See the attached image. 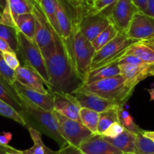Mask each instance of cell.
I'll return each mask as SVG.
<instances>
[{"instance_id":"obj_1","label":"cell","mask_w":154,"mask_h":154,"mask_svg":"<svg viewBox=\"0 0 154 154\" xmlns=\"http://www.w3.org/2000/svg\"><path fill=\"white\" fill-rule=\"evenodd\" d=\"M54 51L45 59L50 79L48 92L72 94L84 84L63 39L54 31Z\"/></svg>"},{"instance_id":"obj_2","label":"cell","mask_w":154,"mask_h":154,"mask_svg":"<svg viewBox=\"0 0 154 154\" xmlns=\"http://www.w3.org/2000/svg\"><path fill=\"white\" fill-rule=\"evenodd\" d=\"M19 97L22 106L21 114L26 123V127L36 129L41 134L52 138L60 145V147L64 145L66 142L60 134L53 111H46L23 96H19Z\"/></svg>"},{"instance_id":"obj_3","label":"cell","mask_w":154,"mask_h":154,"mask_svg":"<svg viewBox=\"0 0 154 154\" xmlns=\"http://www.w3.org/2000/svg\"><path fill=\"white\" fill-rule=\"evenodd\" d=\"M63 42L77 72L84 81L86 75L90 70L92 60L96 51L92 46L91 42H89L80 32L77 24V15L70 37Z\"/></svg>"},{"instance_id":"obj_4","label":"cell","mask_w":154,"mask_h":154,"mask_svg":"<svg viewBox=\"0 0 154 154\" xmlns=\"http://www.w3.org/2000/svg\"><path fill=\"white\" fill-rule=\"evenodd\" d=\"M75 92L93 93L111 101L116 105H125L127 101L131 98L134 90L127 85L125 78L122 75H119L101 80L91 84H83Z\"/></svg>"},{"instance_id":"obj_5","label":"cell","mask_w":154,"mask_h":154,"mask_svg":"<svg viewBox=\"0 0 154 154\" xmlns=\"http://www.w3.org/2000/svg\"><path fill=\"white\" fill-rule=\"evenodd\" d=\"M18 46L15 53L20 63L22 65L27 64L37 71L42 77L49 88L50 79L46 69L45 60L42 51L38 47L36 42L28 38L23 33L18 31Z\"/></svg>"},{"instance_id":"obj_6","label":"cell","mask_w":154,"mask_h":154,"mask_svg":"<svg viewBox=\"0 0 154 154\" xmlns=\"http://www.w3.org/2000/svg\"><path fill=\"white\" fill-rule=\"evenodd\" d=\"M133 43L134 42L128 38L125 34L118 32L113 40L104 45L101 50L95 52L90 70L118 60L124 55L127 48Z\"/></svg>"},{"instance_id":"obj_7","label":"cell","mask_w":154,"mask_h":154,"mask_svg":"<svg viewBox=\"0 0 154 154\" xmlns=\"http://www.w3.org/2000/svg\"><path fill=\"white\" fill-rule=\"evenodd\" d=\"M36 19L35 42L42 51L44 59H47L54 51V32L51 26L42 11L40 5L34 3L33 12Z\"/></svg>"},{"instance_id":"obj_8","label":"cell","mask_w":154,"mask_h":154,"mask_svg":"<svg viewBox=\"0 0 154 154\" xmlns=\"http://www.w3.org/2000/svg\"><path fill=\"white\" fill-rule=\"evenodd\" d=\"M63 139L69 145L78 148L80 144L93 135L81 122L71 120L53 111Z\"/></svg>"},{"instance_id":"obj_9","label":"cell","mask_w":154,"mask_h":154,"mask_svg":"<svg viewBox=\"0 0 154 154\" xmlns=\"http://www.w3.org/2000/svg\"><path fill=\"white\" fill-rule=\"evenodd\" d=\"M139 11L131 0H118L105 14L119 32L125 34L134 15Z\"/></svg>"},{"instance_id":"obj_10","label":"cell","mask_w":154,"mask_h":154,"mask_svg":"<svg viewBox=\"0 0 154 154\" xmlns=\"http://www.w3.org/2000/svg\"><path fill=\"white\" fill-rule=\"evenodd\" d=\"M128 38L134 42L154 40V18L137 11L125 32Z\"/></svg>"},{"instance_id":"obj_11","label":"cell","mask_w":154,"mask_h":154,"mask_svg":"<svg viewBox=\"0 0 154 154\" xmlns=\"http://www.w3.org/2000/svg\"><path fill=\"white\" fill-rule=\"evenodd\" d=\"M76 2L57 0V20L60 29V36L66 41L71 35L74 22L76 18Z\"/></svg>"},{"instance_id":"obj_12","label":"cell","mask_w":154,"mask_h":154,"mask_svg":"<svg viewBox=\"0 0 154 154\" xmlns=\"http://www.w3.org/2000/svg\"><path fill=\"white\" fill-rule=\"evenodd\" d=\"M119 67L120 75L125 78L127 85L133 90L140 81L154 75V64L145 63L140 64H123L119 65Z\"/></svg>"},{"instance_id":"obj_13","label":"cell","mask_w":154,"mask_h":154,"mask_svg":"<svg viewBox=\"0 0 154 154\" xmlns=\"http://www.w3.org/2000/svg\"><path fill=\"white\" fill-rule=\"evenodd\" d=\"M15 78L26 87L33 90L47 94L48 93V84L37 71L29 65L24 64L15 70Z\"/></svg>"},{"instance_id":"obj_14","label":"cell","mask_w":154,"mask_h":154,"mask_svg":"<svg viewBox=\"0 0 154 154\" xmlns=\"http://www.w3.org/2000/svg\"><path fill=\"white\" fill-rule=\"evenodd\" d=\"M52 94L54 99L53 111L71 120L81 122L79 117L81 106L72 94L59 93H53Z\"/></svg>"},{"instance_id":"obj_15","label":"cell","mask_w":154,"mask_h":154,"mask_svg":"<svg viewBox=\"0 0 154 154\" xmlns=\"http://www.w3.org/2000/svg\"><path fill=\"white\" fill-rule=\"evenodd\" d=\"M33 0H7L5 8L0 18V23L16 28L15 20L19 15L33 12Z\"/></svg>"},{"instance_id":"obj_16","label":"cell","mask_w":154,"mask_h":154,"mask_svg":"<svg viewBox=\"0 0 154 154\" xmlns=\"http://www.w3.org/2000/svg\"><path fill=\"white\" fill-rule=\"evenodd\" d=\"M13 87L19 96H23L32 103L46 111H52L54 110V99L52 93L42 94L26 87L18 81H14Z\"/></svg>"},{"instance_id":"obj_17","label":"cell","mask_w":154,"mask_h":154,"mask_svg":"<svg viewBox=\"0 0 154 154\" xmlns=\"http://www.w3.org/2000/svg\"><path fill=\"white\" fill-rule=\"evenodd\" d=\"M79 150L83 154H122L119 150L104 139V136L99 134L93 135L85 140Z\"/></svg>"},{"instance_id":"obj_18","label":"cell","mask_w":154,"mask_h":154,"mask_svg":"<svg viewBox=\"0 0 154 154\" xmlns=\"http://www.w3.org/2000/svg\"><path fill=\"white\" fill-rule=\"evenodd\" d=\"M72 95L75 98L81 108H88L98 113H101L116 105L114 102L101 98L98 95L87 92H75Z\"/></svg>"},{"instance_id":"obj_19","label":"cell","mask_w":154,"mask_h":154,"mask_svg":"<svg viewBox=\"0 0 154 154\" xmlns=\"http://www.w3.org/2000/svg\"><path fill=\"white\" fill-rule=\"evenodd\" d=\"M106 141L120 150L122 153L135 154L137 134L125 129L122 134L113 138L104 137Z\"/></svg>"},{"instance_id":"obj_20","label":"cell","mask_w":154,"mask_h":154,"mask_svg":"<svg viewBox=\"0 0 154 154\" xmlns=\"http://www.w3.org/2000/svg\"><path fill=\"white\" fill-rule=\"evenodd\" d=\"M119 75H120V69L119 67L118 60H116L110 64L89 71L84 79V84H91L101 80Z\"/></svg>"},{"instance_id":"obj_21","label":"cell","mask_w":154,"mask_h":154,"mask_svg":"<svg viewBox=\"0 0 154 154\" xmlns=\"http://www.w3.org/2000/svg\"><path fill=\"white\" fill-rule=\"evenodd\" d=\"M0 99L14 108L21 114L22 111L21 99L18 93L1 75H0Z\"/></svg>"},{"instance_id":"obj_22","label":"cell","mask_w":154,"mask_h":154,"mask_svg":"<svg viewBox=\"0 0 154 154\" xmlns=\"http://www.w3.org/2000/svg\"><path fill=\"white\" fill-rule=\"evenodd\" d=\"M15 26L18 31L28 38L35 41L36 34V19L33 13L21 14L15 20Z\"/></svg>"},{"instance_id":"obj_23","label":"cell","mask_w":154,"mask_h":154,"mask_svg":"<svg viewBox=\"0 0 154 154\" xmlns=\"http://www.w3.org/2000/svg\"><path fill=\"white\" fill-rule=\"evenodd\" d=\"M124 55H133L148 64H154V51L142 42H134L125 51Z\"/></svg>"},{"instance_id":"obj_24","label":"cell","mask_w":154,"mask_h":154,"mask_svg":"<svg viewBox=\"0 0 154 154\" xmlns=\"http://www.w3.org/2000/svg\"><path fill=\"white\" fill-rule=\"evenodd\" d=\"M122 105H113L105 111L99 113L98 132L99 135H102L104 131L111 124L119 121V109Z\"/></svg>"},{"instance_id":"obj_25","label":"cell","mask_w":154,"mask_h":154,"mask_svg":"<svg viewBox=\"0 0 154 154\" xmlns=\"http://www.w3.org/2000/svg\"><path fill=\"white\" fill-rule=\"evenodd\" d=\"M28 131L30 134L33 145L30 149L25 150H20L21 154H59L58 150L54 151L45 145L42 139V134L36 129L28 128Z\"/></svg>"},{"instance_id":"obj_26","label":"cell","mask_w":154,"mask_h":154,"mask_svg":"<svg viewBox=\"0 0 154 154\" xmlns=\"http://www.w3.org/2000/svg\"><path fill=\"white\" fill-rule=\"evenodd\" d=\"M40 7L53 29L60 35L57 20V0H41Z\"/></svg>"},{"instance_id":"obj_27","label":"cell","mask_w":154,"mask_h":154,"mask_svg":"<svg viewBox=\"0 0 154 154\" xmlns=\"http://www.w3.org/2000/svg\"><path fill=\"white\" fill-rule=\"evenodd\" d=\"M80 121L83 126L95 135L98 134V126L99 121V113L85 108H81L79 111Z\"/></svg>"},{"instance_id":"obj_28","label":"cell","mask_w":154,"mask_h":154,"mask_svg":"<svg viewBox=\"0 0 154 154\" xmlns=\"http://www.w3.org/2000/svg\"><path fill=\"white\" fill-rule=\"evenodd\" d=\"M18 29L11 26L0 23V38L9 45L12 51L16 52L18 46Z\"/></svg>"},{"instance_id":"obj_29","label":"cell","mask_w":154,"mask_h":154,"mask_svg":"<svg viewBox=\"0 0 154 154\" xmlns=\"http://www.w3.org/2000/svg\"><path fill=\"white\" fill-rule=\"evenodd\" d=\"M119 32L117 31L116 28L112 25L111 23L105 29L103 32H101L96 38L91 42L92 46L95 48V51H98L101 50L105 45H107L108 42L113 40Z\"/></svg>"},{"instance_id":"obj_30","label":"cell","mask_w":154,"mask_h":154,"mask_svg":"<svg viewBox=\"0 0 154 154\" xmlns=\"http://www.w3.org/2000/svg\"><path fill=\"white\" fill-rule=\"evenodd\" d=\"M0 116L11 119L26 127V123L21 114L2 99H0Z\"/></svg>"},{"instance_id":"obj_31","label":"cell","mask_w":154,"mask_h":154,"mask_svg":"<svg viewBox=\"0 0 154 154\" xmlns=\"http://www.w3.org/2000/svg\"><path fill=\"white\" fill-rule=\"evenodd\" d=\"M124 105H122L119 109V121L121 124L124 126L125 129L133 132L134 134L141 133L143 129H140L134 121V119L129 114L127 111H125L123 108Z\"/></svg>"},{"instance_id":"obj_32","label":"cell","mask_w":154,"mask_h":154,"mask_svg":"<svg viewBox=\"0 0 154 154\" xmlns=\"http://www.w3.org/2000/svg\"><path fill=\"white\" fill-rule=\"evenodd\" d=\"M135 154H154V141L137 134Z\"/></svg>"},{"instance_id":"obj_33","label":"cell","mask_w":154,"mask_h":154,"mask_svg":"<svg viewBox=\"0 0 154 154\" xmlns=\"http://www.w3.org/2000/svg\"><path fill=\"white\" fill-rule=\"evenodd\" d=\"M0 75L11 84L13 85L14 81H16L15 78V71L8 67L6 63L3 59L2 53L0 52Z\"/></svg>"},{"instance_id":"obj_34","label":"cell","mask_w":154,"mask_h":154,"mask_svg":"<svg viewBox=\"0 0 154 154\" xmlns=\"http://www.w3.org/2000/svg\"><path fill=\"white\" fill-rule=\"evenodd\" d=\"M124 130H125V128L121 124L120 122H116L110 125L101 135H103L104 137H107V138H113L119 136L120 134L123 132Z\"/></svg>"},{"instance_id":"obj_35","label":"cell","mask_w":154,"mask_h":154,"mask_svg":"<svg viewBox=\"0 0 154 154\" xmlns=\"http://www.w3.org/2000/svg\"><path fill=\"white\" fill-rule=\"evenodd\" d=\"M2 57L6 64L14 71H15L21 66L20 60H18L15 52H4L2 53Z\"/></svg>"},{"instance_id":"obj_36","label":"cell","mask_w":154,"mask_h":154,"mask_svg":"<svg viewBox=\"0 0 154 154\" xmlns=\"http://www.w3.org/2000/svg\"><path fill=\"white\" fill-rule=\"evenodd\" d=\"M118 0H97L93 8L97 12L106 14V12Z\"/></svg>"},{"instance_id":"obj_37","label":"cell","mask_w":154,"mask_h":154,"mask_svg":"<svg viewBox=\"0 0 154 154\" xmlns=\"http://www.w3.org/2000/svg\"><path fill=\"white\" fill-rule=\"evenodd\" d=\"M58 152L59 154H83L78 148L69 145L67 143L60 147Z\"/></svg>"},{"instance_id":"obj_38","label":"cell","mask_w":154,"mask_h":154,"mask_svg":"<svg viewBox=\"0 0 154 154\" xmlns=\"http://www.w3.org/2000/svg\"><path fill=\"white\" fill-rule=\"evenodd\" d=\"M12 139V134L9 132H4L0 135V144L8 146L9 142Z\"/></svg>"},{"instance_id":"obj_39","label":"cell","mask_w":154,"mask_h":154,"mask_svg":"<svg viewBox=\"0 0 154 154\" xmlns=\"http://www.w3.org/2000/svg\"><path fill=\"white\" fill-rule=\"evenodd\" d=\"M134 3V5L136 6L137 9L140 11L144 12L146 8V5H147V0H131Z\"/></svg>"},{"instance_id":"obj_40","label":"cell","mask_w":154,"mask_h":154,"mask_svg":"<svg viewBox=\"0 0 154 154\" xmlns=\"http://www.w3.org/2000/svg\"><path fill=\"white\" fill-rule=\"evenodd\" d=\"M143 13L154 18V0H147L146 11Z\"/></svg>"},{"instance_id":"obj_41","label":"cell","mask_w":154,"mask_h":154,"mask_svg":"<svg viewBox=\"0 0 154 154\" xmlns=\"http://www.w3.org/2000/svg\"><path fill=\"white\" fill-rule=\"evenodd\" d=\"M0 52H14V51H12L8 44L2 38H0Z\"/></svg>"},{"instance_id":"obj_42","label":"cell","mask_w":154,"mask_h":154,"mask_svg":"<svg viewBox=\"0 0 154 154\" xmlns=\"http://www.w3.org/2000/svg\"><path fill=\"white\" fill-rule=\"evenodd\" d=\"M19 150L13 148L11 146H4L0 144V154H6L7 153H15Z\"/></svg>"},{"instance_id":"obj_43","label":"cell","mask_w":154,"mask_h":154,"mask_svg":"<svg viewBox=\"0 0 154 154\" xmlns=\"http://www.w3.org/2000/svg\"><path fill=\"white\" fill-rule=\"evenodd\" d=\"M141 135H143V136H144L145 138H149V139L154 141V131L143 130L141 132Z\"/></svg>"},{"instance_id":"obj_44","label":"cell","mask_w":154,"mask_h":154,"mask_svg":"<svg viewBox=\"0 0 154 154\" xmlns=\"http://www.w3.org/2000/svg\"><path fill=\"white\" fill-rule=\"evenodd\" d=\"M142 43H143L144 45H146V46H148L149 48H150L151 49L154 51V40L146 41V42H143Z\"/></svg>"},{"instance_id":"obj_45","label":"cell","mask_w":154,"mask_h":154,"mask_svg":"<svg viewBox=\"0 0 154 154\" xmlns=\"http://www.w3.org/2000/svg\"><path fill=\"white\" fill-rule=\"evenodd\" d=\"M87 5H88L89 7L93 8L94 5H95V2H97V0H82Z\"/></svg>"},{"instance_id":"obj_46","label":"cell","mask_w":154,"mask_h":154,"mask_svg":"<svg viewBox=\"0 0 154 154\" xmlns=\"http://www.w3.org/2000/svg\"><path fill=\"white\" fill-rule=\"evenodd\" d=\"M6 5H7V0H0V11H2V13L5 8Z\"/></svg>"},{"instance_id":"obj_47","label":"cell","mask_w":154,"mask_h":154,"mask_svg":"<svg viewBox=\"0 0 154 154\" xmlns=\"http://www.w3.org/2000/svg\"><path fill=\"white\" fill-rule=\"evenodd\" d=\"M146 91L148 92L149 96H150V101H153L154 102V88L146 89Z\"/></svg>"},{"instance_id":"obj_48","label":"cell","mask_w":154,"mask_h":154,"mask_svg":"<svg viewBox=\"0 0 154 154\" xmlns=\"http://www.w3.org/2000/svg\"><path fill=\"white\" fill-rule=\"evenodd\" d=\"M33 1H34L36 3V4H38V5H40V4H41V0H33Z\"/></svg>"},{"instance_id":"obj_49","label":"cell","mask_w":154,"mask_h":154,"mask_svg":"<svg viewBox=\"0 0 154 154\" xmlns=\"http://www.w3.org/2000/svg\"><path fill=\"white\" fill-rule=\"evenodd\" d=\"M6 154H21L20 153V150H18V152H15V153H7Z\"/></svg>"},{"instance_id":"obj_50","label":"cell","mask_w":154,"mask_h":154,"mask_svg":"<svg viewBox=\"0 0 154 154\" xmlns=\"http://www.w3.org/2000/svg\"><path fill=\"white\" fill-rule=\"evenodd\" d=\"M69 1H74V2H78V1H80V0H69Z\"/></svg>"},{"instance_id":"obj_51","label":"cell","mask_w":154,"mask_h":154,"mask_svg":"<svg viewBox=\"0 0 154 154\" xmlns=\"http://www.w3.org/2000/svg\"><path fill=\"white\" fill-rule=\"evenodd\" d=\"M1 15H2V11H0V18H1Z\"/></svg>"},{"instance_id":"obj_52","label":"cell","mask_w":154,"mask_h":154,"mask_svg":"<svg viewBox=\"0 0 154 154\" xmlns=\"http://www.w3.org/2000/svg\"><path fill=\"white\" fill-rule=\"evenodd\" d=\"M122 154H129V153H122Z\"/></svg>"},{"instance_id":"obj_53","label":"cell","mask_w":154,"mask_h":154,"mask_svg":"<svg viewBox=\"0 0 154 154\" xmlns=\"http://www.w3.org/2000/svg\"><path fill=\"white\" fill-rule=\"evenodd\" d=\"M153 77H154V75H153Z\"/></svg>"}]
</instances>
